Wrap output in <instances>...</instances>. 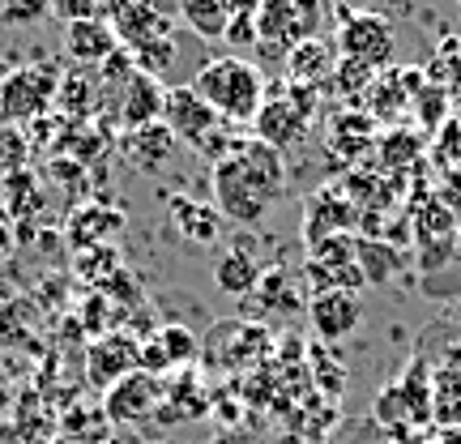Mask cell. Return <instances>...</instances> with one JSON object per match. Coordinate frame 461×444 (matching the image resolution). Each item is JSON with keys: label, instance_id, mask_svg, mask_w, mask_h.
Returning <instances> with one entry per match:
<instances>
[{"label": "cell", "instance_id": "83f0119b", "mask_svg": "<svg viewBox=\"0 0 461 444\" xmlns=\"http://www.w3.org/2000/svg\"><path fill=\"white\" fill-rule=\"evenodd\" d=\"M51 9H56V0H5L0 22L5 26H34V22L51 17Z\"/></svg>", "mask_w": 461, "mask_h": 444}, {"label": "cell", "instance_id": "f546056e", "mask_svg": "<svg viewBox=\"0 0 461 444\" xmlns=\"http://www.w3.org/2000/svg\"><path fill=\"white\" fill-rule=\"evenodd\" d=\"M431 411L445 428H461V389H436L431 394Z\"/></svg>", "mask_w": 461, "mask_h": 444}, {"label": "cell", "instance_id": "5bb4252c", "mask_svg": "<svg viewBox=\"0 0 461 444\" xmlns=\"http://www.w3.org/2000/svg\"><path fill=\"white\" fill-rule=\"evenodd\" d=\"M303 39H308V31H303V17H299L295 0H261V9H257V43L265 51L286 56Z\"/></svg>", "mask_w": 461, "mask_h": 444}, {"label": "cell", "instance_id": "44dd1931", "mask_svg": "<svg viewBox=\"0 0 461 444\" xmlns=\"http://www.w3.org/2000/svg\"><path fill=\"white\" fill-rule=\"evenodd\" d=\"M423 77L428 86H440L445 95H457L461 90V39L457 34H445L436 51L428 56V65H423Z\"/></svg>", "mask_w": 461, "mask_h": 444}, {"label": "cell", "instance_id": "ba28073f", "mask_svg": "<svg viewBox=\"0 0 461 444\" xmlns=\"http://www.w3.org/2000/svg\"><path fill=\"white\" fill-rule=\"evenodd\" d=\"M163 124H167V132H171L180 146L197 150L201 141L222 124V120H218L214 107L201 99L193 86H171V90H167V99H163Z\"/></svg>", "mask_w": 461, "mask_h": 444}, {"label": "cell", "instance_id": "8992f818", "mask_svg": "<svg viewBox=\"0 0 461 444\" xmlns=\"http://www.w3.org/2000/svg\"><path fill=\"white\" fill-rule=\"evenodd\" d=\"M338 56L342 60H355V65H367L372 73H384L393 65L397 51V34L389 26V17L372 14V9H359V14H346L338 22Z\"/></svg>", "mask_w": 461, "mask_h": 444}, {"label": "cell", "instance_id": "30bf717a", "mask_svg": "<svg viewBox=\"0 0 461 444\" xmlns=\"http://www.w3.org/2000/svg\"><path fill=\"white\" fill-rule=\"evenodd\" d=\"M308 321L321 342H346L363 325V304L355 291H321L308 299Z\"/></svg>", "mask_w": 461, "mask_h": 444}, {"label": "cell", "instance_id": "7c38bea8", "mask_svg": "<svg viewBox=\"0 0 461 444\" xmlns=\"http://www.w3.org/2000/svg\"><path fill=\"white\" fill-rule=\"evenodd\" d=\"M282 82L286 86H303V90H321L338 68V48L325 39H303L282 56Z\"/></svg>", "mask_w": 461, "mask_h": 444}, {"label": "cell", "instance_id": "e575fe53", "mask_svg": "<svg viewBox=\"0 0 461 444\" xmlns=\"http://www.w3.org/2000/svg\"><path fill=\"white\" fill-rule=\"evenodd\" d=\"M448 112H453V120L461 124V90H457V95H448Z\"/></svg>", "mask_w": 461, "mask_h": 444}, {"label": "cell", "instance_id": "4dcf8cb0", "mask_svg": "<svg viewBox=\"0 0 461 444\" xmlns=\"http://www.w3.org/2000/svg\"><path fill=\"white\" fill-rule=\"evenodd\" d=\"M436 389H461V342H453L436 363Z\"/></svg>", "mask_w": 461, "mask_h": 444}, {"label": "cell", "instance_id": "3957f363", "mask_svg": "<svg viewBox=\"0 0 461 444\" xmlns=\"http://www.w3.org/2000/svg\"><path fill=\"white\" fill-rule=\"evenodd\" d=\"M312 120H316V90L278 82L274 90H265L261 112L252 120V137H261L265 146L274 150H286L308 137Z\"/></svg>", "mask_w": 461, "mask_h": 444}, {"label": "cell", "instance_id": "ac0fdd59", "mask_svg": "<svg viewBox=\"0 0 461 444\" xmlns=\"http://www.w3.org/2000/svg\"><path fill=\"white\" fill-rule=\"evenodd\" d=\"M261 261L248 252L244 244H235L227 248L222 257L214 261V286L222 291V295H235V299H244L257 291V282H261Z\"/></svg>", "mask_w": 461, "mask_h": 444}, {"label": "cell", "instance_id": "277c9868", "mask_svg": "<svg viewBox=\"0 0 461 444\" xmlns=\"http://www.w3.org/2000/svg\"><path fill=\"white\" fill-rule=\"evenodd\" d=\"M56 86H60V68L51 60L0 73V129H22L48 115L56 103Z\"/></svg>", "mask_w": 461, "mask_h": 444}, {"label": "cell", "instance_id": "6da1fadb", "mask_svg": "<svg viewBox=\"0 0 461 444\" xmlns=\"http://www.w3.org/2000/svg\"><path fill=\"white\" fill-rule=\"evenodd\" d=\"M214 205L227 222H261L269 214V205L286 193V159L282 150L265 146L261 137H244L240 150L214 163Z\"/></svg>", "mask_w": 461, "mask_h": 444}, {"label": "cell", "instance_id": "836d02e7", "mask_svg": "<svg viewBox=\"0 0 461 444\" xmlns=\"http://www.w3.org/2000/svg\"><path fill=\"white\" fill-rule=\"evenodd\" d=\"M14 252H17V227L5 214H0V265L9 261Z\"/></svg>", "mask_w": 461, "mask_h": 444}, {"label": "cell", "instance_id": "9c48e42d", "mask_svg": "<svg viewBox=\"0 0 461 444\" xmlns=\"http://www.w3.org/2000/svg\"><path fill=\"white\" fill-rule=\"evenodd\" d=\"M137 367H141V342L124 330L99 333L90 342V350H86V376H90V385H99V389H112L115 380H124Z\"/></svg>", "mask_w": 461, "mask_h": 444}, {"label": "cell", "instance_id": "8fae6325", "mask_svg": "<svg viewBox=\"0 0 461 444\" xmlns=\"http://www.w3.org/2000/svg\"><path fill=\"white\" fill-rule=\"evenodd\" d=\"M167 222H171V231L180 235L184 244L210 248L222 240V222L227 218L218 214L214 201H197V197L176 193V197H167Z\"/></svg>", "mask_w": 461, "mask_h": 444}, {"label": "cell", "instance_id": "4fadbf2b", "mask_svg": "<svg viewBox=\"0 0 461 444\" xmlns=\"http://www.w3.org/2000/svg\"><path fill=\"white\" fill-rule=\"evenodd\" d=\"M163 99L167 90L158 77H146V73H132L129 82L115 90V103H120V129H146V124H158L163 120Z\"/></svg>", "mask_w": 461, "mask_h": 444}, {"label": "cell", "instance_id": "4316f807", "mask_svg": "<svg viewBox=\"0 0 461 444\" xmlns=\"http://www.w3.org/2000/svg\"><path fill=\"white\" fill-rule=\"evenodd\" d=\"M431 154H436V163L445 167V171H457L461 167V124L453 115L431 132Z\"/></svg>", "mask_w": 461, "mask_h": 444}, {"label": "cell", "instance_id": "d6986e66", "mask_svg": "<svg viewBox=\"0 0 461 444\" xmlns=\"http://www.w3.org/2000/svg\"><path fill=\"white\" fill-rule=\"evenodd\" d=\"M95 103H99V77H90L86 68H77V73H60L51 112L65 115V124H86L90 112H95Z\"/></svg>", "mask_w": 461, "mask_h": 444}, {"label": "cell", "instance_id": "e0dca14e", "mask_svg": "<svg viewBox=\"0 0 461 444\" xmlns=\"http://www.w3.org/2000/svg\"><path fill=\"white\" fill-rule=\"evenodd\" d=\"M120 227H124V214L112 205H77V214L68 218V244L82 248V252L107 248Z\"/></svg>", "mask_w": 461, "mask_h": 444}, {"label": "cell", "instance_id": "7a4b0ae2", "mask_svg": "<svg viewBox=\"0 0 461 444\" xmlns=\"http://www.w3.org/2000/svg\"><path fill=\"white\" fill-rule=\"evenodd\" d=\"M193 90H197L201 99L214 107V115L222 124H252L257 112H261L265 103V73L252 60L244 56H214V60H205L197 68V77H193Z\"/></svg>", "mask_w": 461, "mask_h": 444}, {"label": "cell", "instance_id": "52a82bcc", "mask_svg": "<svg viewBox=\"0 0 461 444\" xmlns=\"http://www.w3.org/2000/svg\"><path fill=\"white\" fill-rule=\"evenodd\" d=\"M167 394V380L149 376V372H129L124 380H115L112 389H103V414L120 423V428H132V423H146L158 414Z\"/></svg>", "mask_w": 461, "mask_h": 444}, {"label": "cell", "instance_id": "d6a6232c", "mask_svg": "<svg viewBox=\"0 0 461 444\" xmlns=\"http://www.w3.org/2000/svg\"><path fill=\"white\" fill-rule=\"evenodd\" d=\"M65 9V22H82V17H103L107 0H60Z\"/></svg>", "mask_w": 461, "mask_h": 444}, {"label": "cell", "instance_id": "2e32d148", "mask_svg": "<svg viewBox=\"0 0 461 444\" xmlns=\"http://www.w3.org/2000/svg\"><path fill=\"white\" fill-rule=\"evenodd\" d=\"M65 51L82 68L103 65L112 51H120V39L103 17H82V22H65Z\"/></svg>", "mask_w": 461, "mask_h": 444}, {"label": "cell", "instance_id": "1f68e13d", "mask_svg": "<svg viewBox=\"0 0 461 444\" xmlns=\"http://www.w3.org/2000/svg\"><path fill=\"white\" fill-rule=\"evenodd\" d=\"M299 17H303V31L308 39H321V26H325V14H330V0H295Z\"/></svg>", "mask_w": 461, "mask_h": 444}, {"label": "cell", "instance_id": "ffe728a7", "mask_svg": "<svg viewBox=\"0 0 461 444\" xmlns=\"http://www.w3.org/2000/svg\"><path fill=\"white\" fill-rule=\"evenodd\" d=\"M176 14L193 34L201 39H222L227 34L230 0H176Z\"/></svg>", "mask_w": 461, "mask_h": 444}, {"label": "cell", "instance_id": "d4e9b609", "mask_svg": "<svg viewBox=\"0 0 461 444\" xmlns=\"http://www.w3.org/2000/svg\"><path fill=\"white\" fill-rule=\"evenodd\" d=\"M257 9H261V0H230L227 34H222L230 48H252L257 43Z\"/></svg>", "mask_w": 461, "mask_h": 444}, {"label": "cell", "instance_id": "7402d4cb", "mask_svg": "<svg viewBox=\"0 0 461 444\" xmlns=\"http://www.w3.org/2000/svg\"><path fill=\"white\" fill-rule=\"evenodd\" d=\"M0 193H5V201L14 205V210H9V222H14V218H34L39 205H43V180H39L34 171H22L14 180H5Z\"/></svg>", "mask_w": 461, "mask_h": 444}, {"label": "cell", "instance_id": "f1b7e54d", "mask_svg": "<svg viewBox=\"0 0 461 444\" xmlns=\"http://www.w3.org/2000/svg\"><path fill=\"white\" fill-rule=\"evenodd\" d=\"M414 112H419V120H423L431 132H436L448 115H453V112H448V95L440 90V86H423V90H419V99H414Z\"/></svg>", "mask_w": 461, "mask_h": 444}, {"label": "cell", "instance_id": "d590c367", "mask_svg": "<svg viewBox=\"0 0 461 444\" xmlns=\"http://www.w3.org/2000/svg\"><path fill=\"white\" fill-rule=\"evenodd\" d=\"M0 9H5V0H0Z\"/></svg>", "mask_w": 461, "mask_h": 444}, {"label": "cell", "instance_id": "603a6c76", "mask_svg": "<svg viewBox=\"0 0 461 444\" xmlns=\"http://www.w3.org/2000/svg\"><path fill=\"white\" fill-rule=\"evenodd\" d=\"M376 77L380 73H372L367 65H355V60H342V56H338V68H333L330 82H333V90L350 103V107H359V103L367 99V90L376 86Z\"/></svg>", "mask_w": 461, "mask_h": 444}, {"label": "cell", "instance_id": "5b68a950", "mask_svg": "<svg viewBox=\"0 0 461 444\" xmlns=\"http://www.w3.org/2000/svg\"><path fill=\"white\" fill-rule=\"evenodd\" d=\"M176 0H107L103 22L112 26L124 51H141L149 43L176 39Z\"/></svg>", "mask_w": 461, "mask_h": 444}, {"label": "cell", "instance_id": "9a60e30c", "mask_svg": "<svg viewBox=\"0 0 461 444\" xmlns=\"http://www.w3.org/2000/svg\"><path fill=\"white\" fill-rule=\"evenodd\" d=\"M176 146H180V141L167 132L163 120H158V124H146V129H132V132H124V137H120V154H124L137 171H146V176L163 171V167L171 163Z\"/></svg>", "mask_w": 461, "mask_h": 444}, {"label": "cell", "instance_id": "cb8c5ba5", "mask_svg": "<svg viewBox=\"0 0 461 444\" xmlns=\"http://www.w3.org/2000/svg\"><path fill=\"white\" fill-rule=\"evenodd\" d=\"M257 299H261L265 308H274V313H295L299 308V295H295V286H291L286 269H265L261 282H257Z\"/></svg>", "mask_w": 461, "mask_h": 444}, {"label": "cell", "instance_id": "484cf974", "mask_svg": "<svg viewBox=\"0 0 461 444\" xmlns=\"http://www.w3.org/2000/svg\"><path fill=\"white\" fill-rule=\"evenodd\" d=\"M31 163V137L22 129H0V184L22 176Z\"/></svg>", "mask_w": 461, "mask_h": 444}]
</instances>
